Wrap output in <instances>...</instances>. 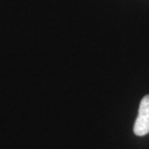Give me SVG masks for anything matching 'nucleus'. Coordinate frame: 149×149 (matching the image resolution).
Masks as SVG:
<instances>
[{"mask_svg":"<svg viewBox=\"0 0 149 149\" xmlns=\"http://www.w3.org/2000/svg\"><path fill=\"white\" fill-rule=\"evenodd\" d=\"M134 133L142 136L149 133V95H145L141 101L138 117L136 119Z\"/></svg>","mask_w":149,"mask_h":149,"instance_id":"f257e3e1","label":"nucleus"}]
</instances>
